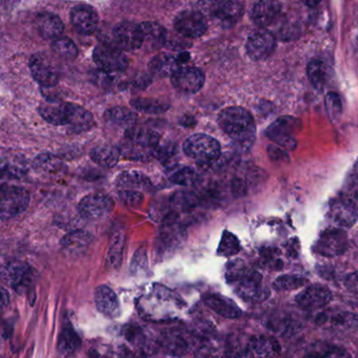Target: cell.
Returning a JSON list of instances; mask_svg holds the SVG:
<instances>
[{
    "label": "cell",
    "instance_id": "cell-1",
    "mask_svg": "<svg viewBox=\"0 0 358 358\" xmlns=\"http://www.w3.org/2000/svg\"><path fill=\"white\" fill-rule=\"evenodd\" d=\"M38 110L47 122L66 127L73 133L89 131L94 125V118L89 110L70 102H43Z\"/></svg>",
    "mask_w": 358,
    "mask_h": 358
},
{
    "label": "cell",
    "instance_id": "cell-2",
    "mask_svg": "<svg viewBox=\"0 0 358 358\" xmlns=\"http://www.w3.org/2000/svg\"><path fill=\"white\" fill-rule=\"evenodd\" d=\"M226 280L232 284L242 299L250 301H263L270 295L269 289L263 284V276L236 259L228 264Z\"/></svg>",
    "mask_w": 358,
    "mask_h": 358
},
{
    "label": "cell",
    "instance_id": "cell-3",
    "mask_svg": "<svg viewBox=\"0 0 358 358\" xmlns=\"http://www.w3.org/2000/svg\"><path fill=\"white\" fill-rule=\"evenodd\" d=\"M219 124L241 148H249L255 142L257 134L255 119L245 108L231 106L222 110Z\"/></svg>",
    "mask_w": 358,
    "mask_h": 358
},
{
    "label": "cell",
    "instance_id": "cell-4",
    "mask_svg": "<svg viewBox=\"0 0 358 358\" xmlns=\"http://www.w3.org/2000/svg\"><path fill=\"white\" fill-rule=\"evenodd\" d=\"M159 148V135L150 129L129 127L119 150L125 159L148 161L156 156Z\"/></svg>",
    "mask_w": 358,
    "mask_h": 358
},
{
    "label": "cell",
    "instance_id": "cell-5",
    "mask_svg": "<svg viewBox=\"0 0 358 358\" xmlns=\"http://www.w3.org/2000/svg\"><path fill=\"white\" fill-rule=\"evenodd\" d=\"M183 150L188 158L192 159L199 164L206 165L220 158L221 145L210 136L196 134L185 140Z\"/></svg>",
    "mask_w": 358,
    "mask_h": 358
},
{
    "label": "cell",
    "instance_id": "cell-6",
    "mask_svg": "<svg viewBox=\"0 0 358 358\" xmlns=\"http://www.w3.org/2000/svg\"><path fill=\"white\" fill-rule=\"evenodd\" d=\"M30 194L20 186L3 185L0 194V215L1 220L12 219L28 208Z\"/></svg>",
    "mask_w": 358,
    "mask_h": 358
},
{
    "label": "cell",
    "instance_id": "cell-7",
    "mask_svg": "<svg viewBox=\"0 0 358 358\" xmlns=\"http://www.w3.org/2000/svg\"><path fill=\"white\" fill-rule=\"evenodd\" d=\"M301 127V123L299 119L282 117L268 127L266 135L285 150H293L297 146L295 135L299 133Z\"/></svg>",
    "mask_w": 358,
    "mask_h": 358
},
{
    "label": "cell",
    "instance_id": "cell-8",
    "mask_svg": "<svg viewBox=\"0 0 358 358\" xmlns=\"http://www.w3.org/2000/svg\"><path fill=\"white\" fill-rule=\"evenodd\" d=\"M348 245L347 234L339 228H331L320 234L316 241L314 251L322 257H339L347 251Z\"/></svg>",
    "mask_w": 358,
    "mask_h": 358
},
{
    "label": "cell",
    "instance_id": "cell-9",
    "mask_svg": "<svg viewBox=\"0 0 358 358\" xmlns=\"http://www.w3.org/2000/svg\"><path fill=\"white\" fill-rule=\"evenodd\" d=\"M276 41L274 35L266 28L253 31L247 39L246 51L253 62L267 59L275 50Z\"/></svg>",
    "mask_w": 358,
    "mask_h": 358
},
{
    "label": "cell",
    "instance_id": "cell-10",
    "mask_svg": "<svg viewBox=\"0 0 358 358\" xmlns=\"http://www.w3.org/2000/svg\"><path fill=\"white\" fill-rule=\"evenodd\" d=\"M173 26L176 31L186 38H199L206 33L207 20L199 10H187L175 18Z\"/></svg>",
    "mask_w": 358,
    "mask_h": 358
},
{
    "label": "cell",
    "instance_id": "cell-11",
    "mask_svg": "<svg viewBox=\"0 0 358 358\" xmlns=\"http://www.w3.org/2000/svg\"><path fill=\"white\" fill-rule=\"evenodd\" d=\"M93 58L101 70L108 73L122 72L129 66V59L119 48L99 45L94 51Z\"/></svg>",
    "mask_w": 358,
    "mask_h": 358
},
{
    "label": "cell",
    "instance_id": "cell-12",
    "mask_svg": "<svg viewBox=\"0 0 358 358\" xmlns=\"http://www.w3.org/2000/svg\"><path fill=\"white\" fill-rule=\"evenodd\" d=\"M113 37L117 48L122 51H136L141 49L143 43L141 27L134 22H121L118 26L115 27Z\"/></svg>",
    "mask_w": 358,
    "mask_h": 358
},
{
    "label": "cell",
    "instance_id": "cell-13",
    "mask_svg": "<svg viewBox=\"0 0 358 358\" xmlns=\"http://www.w3.org/2000/svg\"><path fill=\"white\" fill-rule=\"evenodd\" d=\"M114 202L103 194H92L85 196L78 205V211L83 219L99 220L112 211Z\"/></svg>",
    "mask_w": 358,
    "mask_h": 358
},
{
    "label": "cell",
    "instance_id": "cell-14",
    "mask_svg": "<svg viewBox=\"0 0 358 358\" xmlns=\"http://www.w3.org/2000/svg\"><path fill=\"white\" fill-rule=\"evenodd\" d=\"M205 77L202 71L194 66L179 68L171 76V85L177 91L184 94H194L204 85Z\"/></svg>",
    "mask_w": 358,
    "mask_h": 358
},
{
    "label": "cell",
    "instance_id": "cell-15",
    "mask_svg": "<svg viewBox=\"0 0 358 358\" xmlns=\"http://www.w3.org/2000/svg\"><path fill=\"white\" fill-rule=\"evenodd\" d=\"M329 217L339 227H352L357 220L356 203L347 196L335 199L331 202Z\"/></svg>",
    "mask_w": 358,
    "mask_h": 358
},
{
    "label": "cell",
    "instance_id": "cell-16",
    "mask_svg": "<svg viewBox=\"0 0 358 358\" xmlns=\"http://www.w3.org/2000/svg\"><path fill=\"white\" fill-rule=\"evenodd\" d=\"M33 78L45 87H54L59 80V74L51 60L43 54H35L29 62Z\"/></svg>",
    "mask_w": 358,
    "mask_h": 358
},
{
    "label": "cell",
    "instance_id": "cell-17",
    "mask_svg": "<svg viewBox=\"0 0 358 358\" xmlns=\"http://www.w3.org/2000/svg\"><path fill=\"white\" fill-rule=\"evenodd\" d=\"M3 278L7 280L14 290L22 292L30 286L32 271L26 263L20 261L11 262L3 267Z\"/></svg>",
    "mask_w": 358,
    "mask_h": 358
},
{
    "label": "cell",
    "instance_id": "cell-18",
    "mask_svg": "<svg viewBox=\"0 0 358 358\" xmlns=\"http://www.w3.org/2000/svg\"><path fill=\"white\" fill-rule=\"evenodd\" d=\"M71 22L77 32L91 35L97 30L99 17L95 9L87 5H78L71 11Z\"/></svg>",
    "mask_w": 358,
    "mask_h": 358
},
{
    "label": "cell",
    "instance_id": "cell-19",
    "mask_svg": "<svg viewBox=\"0 0 358 358\" xmlns=\"http://www.w3.org/2000/svg\"><path fill=\"white\" fill-rule=\"evenodd\" d=\"M332 301V293L327 287L313 285L301 291L296 296V303L303 309L314 310L324 307Z\"/></svg>",
    "mask_w": 358,
    "mask_h": 358
},
{
    "label": "cell",
    "instance_id": "cell-20",
    "mask_svg": "<svg viewBox=\"0 0 358 358\" xmlns=\"http://www.w3.org/2000/svg\"><path fill=\"white\" fill-rule=\"evenodd\" d=\"M280 11L282 7L276 0H259L253 6L251 18L257 26L267 28L278 20Z\"/></svg>",
    "mask_w": 358,
    "mask_h": 358
},
{
    "label": "cell",
    "instance_id": "cell-21",
    "mask_svg": "<svg viewBox=\"0 0 358 358\" xmlns=\"http://www.w3.org/2000/svg\"><path fill=\"white\" fill-rule=\"evenodd\" d=\"M143 35L142 49L146 52L159 51L166 43V31L161 24L154 22H146L140 24Z\"/></svg>",
    "mask_w": 358,
    "mask_h": 358
},
{
    "label": "cell",
    "instance_id": "cell-22",
    "mask_svg": "<svg viewBox=\"0 0 358 358\" xmlns=\"http://www.w3.org/2000/svg\"><path fill=\"white\" fill-rule=\"evenodd\" d=\"M203 301L213 311L226 318H238L242 315V311L236 303L228 297L215 293L203 296Z\"/></svg>",
    "mask_w": 358,
    "mask_h": 358
},
{
    "label": "cell",
    "instance_id": "cell-23",
    "mask_svg": "<svg viewBox=\"0 0 358 358\" xmlns=\"http://www.w3.org/2000/svg\"><path fill=\"white\" fill-rule=\"evenodd\" d=\"M35 26L41 37L45 39H56L64 33V24L55 14L43 12L37 15Z\"/></svg>",
    "mask_w": 358,
    "mask_h": 358
},
{
    "label": "cell",
    "instance_id": "cell-24",
    "mask_svg": "<svg viewBox=\"0 0 358 358\" xmlns=\"http://www.w3.org/2000/svg\"><path fill=\"white\" fill-rule=\"evenodd\" d=\"M161 241L165 248L173 249L179 246L185 238V229L178 222L177 215L167 217L161 228Z\"/></svg>",
    "mask_w": 358,
    "mask_h": 358
},
{
    "label": "cell",
    "instance_id": "cell-25",
    "mask_svg": "<svg viewBox=\"0 0 358 358\" xmlns=\"http://www.w3.org/2000/svg\"><path fill=\"white\" fill-rule=\"evenodd\" d=\"M95 303L98 310L108 317H115L118 314V297L108 286H99L95 291Z\"/></svg>",
    "mask_w": 358,
    "mask_h": 358
},
{
    "label": "cell",
    "instance_id": "cell-26",
    "mask_svg": "<svg viewBox=\"0 0 358 358\" xmlns=\"http://www.w3.org/2000/svg\"><path fill=\"white\" fill-rule=\"evenodd\" d=\"M243 12L244 8L240 3L234 0H225L215 20L223 28H231L238 24L243 16Z\"/></svg>",
    "mask_w": 358,
    "mask_h": 358
},
{
    "label": "cell",
    "instance_id": "cell-27",
    "mask_svg": "<svg viewBox=\"0 0 358 358\" xmlns=\"http://www.w3.org/2000/svg\"><path fill=\"white\" fill-rule=\"evenodd\" d=\"M92 240L93 238L89 232L83 231V230H74L64 236L62 240V246L69 253L78 255L89 247Z\"/></svg>",
    "mask_w": 358,
    "mask_h": 358
},
{
    "label": "cell",
    "instance_id": "cell-28",
    "mask_svg": "<svg viewBox=\"0 0 358 358\" xmlns=\"http://www.w3.org/2000/svg\"><path fill=\"white\" fill-rule=\"evenodd\" d=\"M250 356H275L280 353V347L276 339L268 336H255L248 345Z\"/></svg>",
    "mask_w": 358,
    "mask_h": 358
},
{
    "label": "cell",
    "instance_id": "cell-29",
    "mask_svg": "<svg viewBox=\"0 0 358 358\" xmlns=\"http://www.w3.org/2000/svg\"><path fill=\"white\" fill-rule=\"evenodd\" d=\"M150 70L156 76L165 78L173 76V73L179 69L178 60L169 54H160L152 58L150 62Z\"/></svg>",
    "mask_w": 358,
    "mask_h": 358
},
{
    "label": "cell",
    "instance_id": "cell-30",
    "mask_svg": "<svg viewBox=\"0 0 358 358\" xmlns=\"http://www.w3.org/2000/svg\"><path fill=\"white\" fill-rule=\"evenodd\" d=\"M120 155L119 148L106 144V145L93 148L91 152V158L98 165H101L102 167H106V169H112L118 163Z\"/></svg>",
    "mask_w": 358,
    "mask_h": 358
},
{
    "label": "cell",
    "instance_id": "cell-31",
    "mask_svg": "<svg viewBox=\"0 0 358 358\" xmlns=\"http://www.w3.org/2000/svg\"><path fill=\"white\" fill-rule=\"evenodd\" d=\"M106 120L110 125L127 129L134 127L136 120H137V116H136L135 113L131 112L129 108L116 106V108L106 110Z\"/></svg>",
    "mask_w": 358,
    "mask_h": 358
},
{
    "label": "cell",
    "instance_id": "cell-32",
    "mask_svg": "<svg viewBox=\"0 0 358 358\" xmlns=\"http://www.w3.org/2000/svg\"><path fill=\"white\" fill-rule=\"evenodd\" d=\"M307 74L310 83L320 91L324 89L330 78L328 66L320 60H312L308 64Z\"/></svg>",
    "mask_w": 358,
    "mask_h": 358
},
{
    "label": "cell",
    "instance_id": "cell-33",
    "mask_svg": "<svg viewBox=\"0 0 358 358\" xmlns=\"http://www.w3.org/2000/svg\"><path fill=\"white\" fill-rule=\"evenodd\" d=\"M81 345V339L79 335L75 332L71 324H66L62 328L58 338V351L62 355H71L78 351Z\"/></svg>",
    "mask_w": 358,
    "mask_h": 358
},
{
    "label": "cell",
    "instance_id": "cell-34",
    "mask_svg": "<svg viewBox=\"0 0 358 358\" xmlns=\"http://www.w3.org/2000/svg\"><path fill=\"white\" fill-rule=\"evenodd\" d=\"M117 185L121 189L150 187V181L146 176L139 171H124L117 179Z\"/></svg>",
    "mask_w": 358,
    "mask_h": 358
},
{
    "label": "cell",
    "instance_id": "cell-35",
    "mask_svg": "<svg viewBox=\"0 0 358 358\" xmlns=\"http://www.w3.org/2000/svg\"><path fill=\"white\" fill-rule=\"evenodd\" d=\"M125 236L122 232L115 234L108 249V261L110 267L119 268L122 262L123 249H124Z\"/></svg>",
    "mask_w": 358,
    "mask_h": 358
},
{
    "label": "cell",
    "instance_id": "cell-36",
    "mask_svg": "<svg viewBox=\"0 0 358 358\" xmlns=\"http://www.w3.org/2000/svg\"><path fill=\"white\" fill-rule=\"evenodd\" d=\"M52 49L55 52L56 55L64 58L66 60H73L78 56V49L74 41L66 37H58L53 41Z\"/></svg>",
    "mask_w": 358,
    "mask_h": 358
},
{
    "label": "cell",
    "instance_id": "cell-37",
    "mask_svg": "<svg viewBox=\"0 0 358 358\" xmlns=\"http://www.w3.org/2000/svg\"><path fill=\"white\" fill-rule=\"evenodd\" d=\"M240 251L241 244L238 238L231 232L225 230L222 236L219 248H217V255L221 257H230L238 255Z\"/></svg>",
    "mask_w": 358,
    "mask_h": 358
},
{
    "label": "cell",
    "instance_id": "cell-38",
    "mask_svg": "<svg viewBox=\"0 0 358 358\" xmlns=\"http://www.w3.org/2000/svg\"><path fill=\"white\" fill-rule=\"evenodd\" d=\"M131 106L140 112L152 115L164 113L169 108V104L165 102L158 99H150V98H139V99L133 100Z\"/></svg>",
    "mask_w": 358,
    "mask_h": 358
},
{
    "label": "cell",
    "instance_id": "cell-39",
    "mask_svg": "<svg viewBox=\"0 0 358 358\" xmlns=\"http://www.w3.org/2000/svg\"><path fill=\"white\" fill-rule=\"evenodd\" d=\"M199 176L194 169L190 167H182L173 171L171 176V181L180 186H192L198 181Z\"/></svg>",
    "mask_w": 358,
    "mask_h": 358
},
{
    "label": "cell",
    "instance_id": "cell-40",
    "mask_svg": "<svg viewBox=\"0 0 358 358\" xmlns=\"http://www.w3.org/2000/svg\"><path fill=\"white\" fill-rule=\"evenodd\" d=\"M333 327L337 330L352 331L355 330L358 327V318L355 314L349 312H341L333 316L331 320Z\"/></svg>",
    "mask_w": 358,
    "mask_h": 358
},
{
    "label": "cell",
    "instance_id": "cell-41",
    "mask_svg": "<svg viewBox=\"0 0 358 358\" xmlns=\"http://www.w3.org/2000/svg\"><path fill=\"white\" fill-rule=\"evenodd\" d=\"M307 284V280L297 275H282L276 278L273 288L278 291L295 290Z\"/></svg>",
    "mask_w": 358,
    "mask_h": 358
},
{
    "label": "cell",
    "instance_id": "cell-42",
    "mask_svg": "<svg viewBox=\"0 0 358 358\" xmlns=\"http://www.w3.org/2000/svg\"><path fill=\"white\" fill-rule=\"evenodd\" d=\"M35 165L41 171L51 173H58L62 167V161L50 154L39 155L35 160Z\"/></svg>",
    "mask_w": 358,
    "mask_h": 358
},
{
    "label": "cell",
    "instance_id": "cell-43",
    "mask_svg": "<svg viewBox=\"0 0 358 358\" xmlns=\"http://www.w3.org/2000/svg\"><path fill=\"white\" fill-rule=\"evenodd\" d=\"M225 0H199L198 9L205 17L215 20Z\"/></svg>",
    "mask_w": 358,
    "mask_h": 358
},
{
    "label": "cell",
    "instance_id": "cell-44",
    "mask_svg": "<svg viewBox=\"0 0 358 358\" xmlns=\"http://www.w3.org/2000/svg\"><path fill=\"white\" fill-rule=\"evenodd\" d=\"M358 204V161L354 165L345 183V194Z\"/></svg>",
    "mask_w": 358,
    "mask_h": 358
},
{
    "label": "cell",
    "instance_id": "cell-45",
    "mask_svg": "<svg viewBox=\"0 0 358 358\" xmlns=\"http://www.w3.org/2000/svg\"><path fill=\"white\" fill-rule=\"evenodd\" d=\"M326 108L331 119H336L341 116L343 103L341 97L336 93H329L326 96Z\"/></svg>",
    "mask_w": 358,
    "mask_h": 358
},
{
    "label": "cell",
    "instance_id": "cell-46",
    "mask_svg": "<svg viewBox=\"0 0 358 358\" xmlns=\"http://www.w3.org/2000/svg\"><path fill=\"white\" fill-rule=\"evenodd\" d=\"M120 198L122 202L127 206L138 207L143 202V196L139 192L134 189H123L120 192Z\"/></svg>",
    "mask_w": 358,
    "mask_h": 358
},
{
    "label": "cell",
    "instance_id": "cell-47",
    "mask_svg": "<svg viewBox=\"0 0 358 358\" xmlns=\"http://www.w3.org/2000/svg\"><path fill=\"white\" fill-rule=\"evenodd\" d=\"M165 345H166V348L169 349L167 351H171V354H173V355H179V351L183 353L184 350L186 349L185 341L180 336H173L171 337V338H167Z\"/></svg>",
    "mask_w": 358,
    "mask_h": 358
},
{
    "label": "cell",
    "instance_id": "cell-48",
    "mask_svg": "<svg viewBox=\"0 0 358 358\" xmlns=\"http://www.w3.org/2000/svg\"><path fill=\"white\" fill-rule=\"evenodd\" d=\"M268 154L271 160L276 161V162H288L289 161L288 154L282 148L273 145L268 146Z\"/></svg>",
    "mask_w": 358,
    "mask_h": 358
},
{
    "label": "cell",
    "instance_id": "cell-49",
    "mask_svg": "<svg viewBox=\"0 0 358 358\" xmlns=\"http://www.w3.org/2000/svg\"><path fill=\"white\" fill-rule=\"evenodd\" d=\"M231 189L234 196H236V198H242V196H244L245 194H247L246 182H245L244 180L236 178V179H234V182H232Z\"/></svg>",
    "mask_w": 358,
    "mask_h": 358
},
{
    "label": "cell",
    "instance_id": "cell-50",
    "mask_svg": "<svg viewBox=\"0 0 358 358\" xmlns=\"http://www.w3.org/2000/svg\"><path fill=\"white\" fill-rule=\"evenodd\" d=\"M345 287L348 290L358 294V272L350 274L345 280Z\"/></svg>",
    "mask_w": 358,
    "mask_h": 358
},
{
    "label": "cell",
    "instance_id": "cell-51",
    "mask_svg": "<svg viewBox=\"0 0 358 358\" xmlns=\"http://www.w3.org/2000/svg\"><path fill=\"white\" fill-rule=\"evenodd\" d=\"M1 299H3V303H1L3 308L7 307L8 303H10V296L5 288L1 289Z\"/></svg>",
    "mask_w": 358,
    "mask_h": 358
},
{
    "label": "cell",
    "instance_id": "cell-52",
    "mask_svg": "<svg viewBox=\"0 0 358 358\" xmlns=\"http://www.w3.org/2000/svg\"><path fill=\"white\" fill-rule=\"evenodd\" d=\"M327 320H328V316H327V314L320 313L317 316H316L315 322L316 324H322L327 322Z\"/></svg>",
    "mask_w": 358,
    "mask_h": 358
},
{
    "label": "cell",
    "instance_id": "cell-53",
    "mask_svg": "<svg viewBox=\"0 0 358 358\" xmlns=\"http://www.w3.org/2000/svg\"><path fill=\"white\" fill-rule=\"evenodd\" d=\"M320 1H322V0H305L306 5L309 6V7L311 8L316 7V6L320 5Z\"/></svg>",
    "mask_w": 358,
    "mask_h": 358
}]
</instances>
